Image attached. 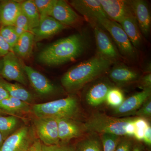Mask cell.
<instances>
[{
	"instance_id": "obj_1",
	"label": "cell",
	"mask_w": 151,
	"mask_h": 151,
	"mask_svg": "<svg viewBox=\"0 0 151 151\" xmlns=\"http://www.w3.org/2000/svg\"><path fill=\"white\" fill-rule=\"evenodd\" d=\"M87 46L85 36L75 34L57 40L46 47L39 53L38 60L49 66L62 65L79 57Z\"/></svg>"
},
{
	"instance_id": "obj_2",
	"label": "cell",
	"mask_w": 151,
	"mask_h": 151,
	"mask_svg": "<svg viewBox=\"0 0 151 151\" xmlns=\"http://www.w3.org/2000/svg\"><path fill=\"white\" fill-rule=\"evenodd\" d=\"M113 63L96 55L66 71L61 78L62 86L67 92H77L107 72Z\"/></svg>"
},
{
	"instance_id": "obj_3",
	"label": "cell",
	"mask_w": 151,
	"mask_h": 151,
	"mask_svg": "<svg viewBox=\"0 0 151 151\" xmlns=\"http://www.w3.org/2000/svg\"><path fill=\"white\" fill-rule=\"evenodd\" d=\"M31 111L37 118L75 119L79 113L78 99L70 95L65 98L33 105Z\"/></svg>"
},
{
	"instance_id": "obj_4",
	"label": "cell",
	"mask_w": 151,
	"mask_h": 151,
	"mask_svg": "<svg viewBox=\"0 0 151 151\" xmlns=\"http://www.w3.org/2000/svg\"><path fill=\"white\" fill-rule=\"evenodd\" d=\"M135 117L116 118L97 113L90 116L83 126L85 132L93 134H111L121 137L127 136V126Z\"/></svg>"
},
{
	"instance_id": "obj_5",
	"label": "cell",
	"mask_w": 151,
	"mask_h": 151,
	"mask_svg": "<svg viewBox=\"0 0 151 151\" xmlns=\"http://www.w3.org/2000/svg\"><path fill=\"white\" fill-rule=\"evenodd\" d=\"M98 25L110 33L122 55L128 59L136 58V49L132 45L120 24L107 18H104L99 20Z\"/></svg>"
},
{
	"instance_id": "obj_6",
	"label": "cell",
	"mask_w": 151,
	"mask_h": 151,
	"mask_svg": "<svg viewBox=\"0 0 151 151\" xmlns=\"http://www.w3.org/2000/svg\"><path fill=\"white\" fill-rule=\"evenodd\" d=\"M36 143L28 127H22L4 141L0 151H35Z\"/></svg>"
},
{
	"instance_id": "obj_7",
	"label": "cell",
	"mask_w": 151,
	"mask_h": 151,
	"mask_svg": "<svg viewBox=\"0 0 151 151\" xmlns=\"http://www.w3.org/2000/svg\"><path fill=\"white\" fill-rule=\"evenodd\" d=\"M3 68L1 75L9 81L19 82L24 85L27 83V76L18 57L10 51L3 58Z\"/></svg>"
},
{
	"instance_id": "obj_8",
	"label": "cell",
	"mask_w": 151,
	"mask_h": 151,
	"mask_svg": "<svg viewBox=\"0 0 151 151\" xmlns=\"http://www.w3.org/2000/svg\"><path fill=\"white\" fill-rule=\"evenodd\" d=\"M35 128L38 137L45 145L59 144L58 127L56 119L37 118L34 120Z\"/></svg>"
},
{
	"instance_id": "obj_9",
	"label": "cell",
	"mask_w": 151,
	"mask_h": 151,
	"mask_svg": "<svg viewBox=\"0 0 151 151\" xmlns=\"http://www.w3.org/2000/svg\"><path fill=\"white\" fill-rule=\"evenodd\" d=\"M70 4L93 26L98 25L100 19L108 18L99 0H74Z\"/></svg>"
},
{
	"instance_id": "obj_10",
	"label": "cell",
	"mask_w": 151,
	"mask_h": 151,
	"mask_svg": "<svg viewBox=\"0 0 151 151\" xmlns=\"http://www.w3.org/2000/svg\"><path fill=\"white\" fill-rule=\"evenodd\" d=\"M93 27L97 55L113 62L119 59L120 57L119 50L103 28L98 25L93 26Z\"/></svg>"
},
{
	"instance_id": "obj_11",
	"label": "cell",
	"mask_w": 151,
	"mask_h": 151,
	"mask_svg": "<svg viewBox=\"0 0 151 151\" xmlns=\"http://www.w3.org/2000/svg\"><path fill=\"white\" fill-rule=\"evenodd\" d=\"M108 17L120 23L126 17L133 14L131 1L99 0Z\"/></svg>"
},
{
	"instance_id": "obj_12",
	"label": "cell",
	"mask_w": 151,
	"mask_h": 151,
	"mask_svg": "<svg viewBox=\"0 0 151 151\" xmlns=\"http://www.w3.org/2000/svg\"><path fill=\"white\" fill-rule=\"evenodd\" d=\"M49 16L65 26L74 25L81 20L80 17L68 3L63 0H56Z\"/></svg>"
},
{
	"instance_id": "obj_13",
	"label": "cell",
	"mask_w": 151,
	"mask_h": 151,
	"mask_svg": "<svg viewBox=\"0 0 151 151\" xmlns=\"http://www.w3.org/2000/svg\"><path fill=\"white\" fill-rule=\"evenodd\" d=\"M24 69L31 85L37 94L47 96L55 92L56 87L43 74L28 65H24Z\"/></svg>"
},
{
	"instance_id": "obj_14",
	"label": "cell",
	"mask_w": 151,
	"mask_h": 151,
	"mask_svg": "<svg viewBox=\"0 0 151 151\" xmlns=\"http://www.w3.org/2000/svg\"><path fill=\"white\" fill-rule=\"evenodd\" d=\"M66 26L50 16L40 19L38 26L32 29L36 41L45 39L53 36L65 29Z\"/></svg>"
},
{
	"instance_id": "obj_15",
	"label": "cell",
	"mask_w": 151,
	"mask_h": 151,
	"mask_svg": "<svg viewBox=\"0 0 151 151\" xmlns=\"http://www.w3.org/2000/svg\"><path fill=\"white\" fill-rule=\"evenodd\" d=\"M133 15L142 35H149L151 28V17L148 5L143 0L131 1Z\"/></svg>"
},
{
	"instance_id": "obj_16",
	"label": "cell",
	"mask_w": 151,
	"mask_h": 151,
	"mask_svg": "<svg viewBox=\"0 0 151 151\" xmlns=\"http://www.w3.org/2000/svg\"><path fill=\"white\" fill-rule=\"evenodd\" d=\"M151 88L143 89L125 99L118 108H115L114 113L117 115H123L134 113L138 110L150 97Z\"/></svg>"
},
{
	"instance_id": "obj_17",
	"label": "cell",
	"mask_w": 151,
	"mask_h": 151,
	"mask_svg": "<svg viewBox=\"0 0 151 151\" xmlns=\"http://www.w3.org/2000/svg\"><path fill=\"white\" fill-rule=\"evenodd\" d=\"M56 119L58 137L60 141L65 142L79 137L85 132L83 126L80 125L75 119L67 118Z\"/></svg>"
},
{
	"instance_id": "obj_18",
	"label": "cell",
	"mask_w": 151,
	"mask_h": 151,
	"mask_svg": "<svg viewBox=\"0 0 151 151\" xmlns=\"http://www.w3.org/2000/svg\"><path fill=\"white\" fill-rule=\"evenodd\" d=\"M112 84L108 81H98L90 86L86 92L85 99L90 106L96 107L105 102L106 96Z\"/></svg>"
},
{
	"instance_id": "obj_19",
	"label": "cell",
	"mask_w": 151,
	"mask_h": 151,
	"mask_svg": "<svg viewBox=\"0 0 151 151\" xmlns=\"http://www.w3.org/2000/svg\"><path fill=\"white\" fill-rule=\"evenodd\" d=\"M21 11V3L14 1L0 2V24L1 26H14Z\"/></svg>"
},
{
	"instance_id": "obj_20",
	"label": "cell",
	"mask_w": 151,
	"mask_h": 151,
	"mask_svg": "<svg viewBox=\"0 0 151 151\" xmlns=\"http://www.w3.org/2000/svg\"><path fill=\"white\" fill-rule=\"evenodd\" d=\"M109 76L114 82L120 85L129 84L137 80V71L123 64L114 65L109 72Z\"/></svg>"
},
{
	"instance_id": "obj_21",
	"label": "cell",
	"mask_w": 151,
	"mask_h": 151,
	"mask_svg": "<svg viewBox=\"0 0 151 151\" xmlns=\"http://www.w3.org/2000/svg\"><path fill=\"white\" fill-rule=\"evenodd\" d=\"M119 24L133 46L136 49L140 47L143 44V35L134 15L126 17Z\"/></svg>"
},
{
	"instance_id": "obj_22",
	"label": "cell",
	"mask_w": 151,
	"mask_h": 151,
	"mask_svg": "<svg viewBox=\"0 0 151 151\" xmlns=\"http://www.w3.org/2000/svg\"><path fill=\"white\" fill-rule=\"evenodd\" d=\"M34 35L30 32H27L19 37L12 49L17 56L22 58H29L32 53Z\"/></svg>"
},
{
	"instance_id": "obj_23",
	"label": "cell",
	"mask_w": 151,
	"mask_h": 151,
	"mask_svg": "<svg viewBox=\"0 0 151 151\" xmlns=\"http://www.w3.org/2000/svg\"><path fill=\"white\" fill-rule=\"evenodd\" d=\"M0 109L12 116L20 113H27L31 111L29 103L10 96L0 101Z\"/></svg>"
},
{
	"instance_id": "obj_24",
	"label": "cell",
	"mask_w": 151,
	"mask_h": 151,
	"mask_svg": "<svg viewBox=\"0 0 151 151\" xmlns=\"http://www.w3.org/2000/svg\"><path fill=\"white\" fill-rule=\"evenodd\" d=\"M0 85L6 89L11 97L28 103L34 100L33 96L30 92L18 84L9 83L1 78Z\"/></svg>"
},
{
	"instance_id": "obj_25",
	"label": "cell",
	"mask_w": 151,
	"mask_h": 151,
	"mask_svg": "<svg viewBox=\"0 0 151 151\" xmlns=\"http://www.w3.org/2000/svg\"><path fill=\"white\" fill-rule=\"evenodd\" d=\"M21 10L27 18L31 31L37 27L40 22V15L33 1L28 0L21 3Z\"/></svg>"
},
{
	"instance_id": "obj_26",
	"label": "cell",
	"mask_w": 151,
	"mask_h": 151,
	"mask_svg": "<svg viewBox=\"0 0 151 151\" xmlns=\"http://www.w3.org/2000/svg\"><path fill=\"white\" fill-rule=\"evenodd\" d=\"M75 149V151H103L101 139L93 134L79 141Z\"/></svg>"
},
{
	"instance_id": "obj_27",
	"label": "cell",
	"mask_w": 151,
	"mask_h": 151,
	"mask_svg": "<svg viewBox=\"0 0 151 151\" xmlns=\"http://www.w3.org/2000/svg\"><path fill=\"white\" fill-rule=\"evenodd\" d=\"M18 120L14 116H2L0 115V133L4 140L16 129Z\"/></svg>"
},
{
	"instance_id": "obj_28",
	"label": "cell",
	"mask_w": 151,
	"mask_h": 151,
	"mask_svg": "<svg viewBox=\"0 0 151 151\" xmlns=\"http://www.w3.org/2000/svg\"><path fill=\"white\" fill-rule=\"evenodd\" d=\"M125 100L124 93L118 87H111L106 96V103L109 106L115 108H118Z\"/></svg>"
},
{
	"instance_id": "obj_29",
	"label": "cell",
	"mask_w": 151,
	"mask_h": 151,
	"mask_svg": "<svg viewBox=\"0 0 151 151\" xmlns=\"http://www.w3.org/2000/svg\"><path fill=\"white\" fill-rule=\"evenodd\" d=\"M0 33L9 45L11 51H12L19 37L15 32L14 26H1L0 28Z\"/></svg>"
},
{
	"instance_id": "obj_30",
	"label": "cell",
	"mask_w": 151,
	"mask_h": 151,
	"mask_svg": "<svg viewBox=\"0 0 151 151\" xmlns=\"http://www.w3.org/2000/svg\"><path fill=\"white\" fill-rule=\"evenodd\" d=\"M103 151H115L121 137L111 134H103L100 137Z\"/></svg>"
},
{
	"instance_id": "obj_31",
	"label": "cell",
	"mask_w": 151,
	"mask_h": 151,
	"mask_svg": "<svg viewBox=\"0 0 151 151\" xmlns=\"http://www.w3.org/2000/svg\"><path fill=\"white\" fill-rule=\"evenodd\" d=\"M56 0H34L37 8L40 19L49 16Z\"/></svg>"
},
{
	"instance_id": "obj_32",
	"label": "cell",
	"mask_w": 151,
	"mask_h": 151,
	"mask_svg": "<svg viewBox=\"0 0 151 151\" xmlns=\"http://www.w3.org/2000/svg\"><path fill=\"white\" fill-rule=\"evenodd\" d=\"M149 124L145 119L136 117L134 121V132L133 137L138 141H143L145 131Z\"/></svg>"
},
{
	"instance_id": "obj_33",
	"label": "cell",
	"mask_w": 151,
	"mask_h": 151,
	"mask_svg": "<svg viewBox=\"0 0 151 151\" xmlns=\"http://www.w3.org/2000/svg\"><path fill=\"white\" fill-rule=\"evenodd\" d=\"M35 151H75V149L74 147L68 145H45L37 143Z\"/></svg>"
},
{
	"instance_id": "obj_34",
	"label": "cell",
	"mask_w": 151,
	"mask_h": 151,
	"mask_svg": "<svg viewBox=\"0 0 151 151\" xmlns=\"http://www.w3.org/2000/svg\"><path fill=\"white\" fill-rule=\"evenodd\" d=\"M134 115L140 118H150L151 116V100L149 98L138 110L134 113Z\"/></svg>"
},
{
	"instance_id": "obj_35",
	"label": "cell",
	"mask_w": 151,
	"mask_h": 151,
	"mask_svg": "<svg viewBox=\"0 0 151 151\" xmlns=\"http://www.w3.org/2000/svg\"><path fill=\"white\" fill-rule=\"evenodd\" d=\"M14 26L16 28L22 30L24 32H30L31 29L28 20L22 10L16 20Z\"/></svg>"
},
{
	"instance_id": "obj_36",
	"label": "cell",
	"mask_w": 151,
	"mask_h": 151,
	"mask_svg": "<svg viewBox=\"0 0 151 151\" xmlns=\"http://www.w3.org/2000/svg\"><path fill=\"white\" fill-rule=\"evenodd\" d=\"M133 142L129 138H121L115 151H132Z\"/></svg>"
},
{
	"instance_id": "obj_37",
	"label": "cell",
	"mask_w": 151,
	"mask_h": 151,
	"mask_svg": "<svg viewBox=\"0 0 151 151\" xmlns=\"http://www.w3.org/2000/svg\"><path fill=\"white\" fill-rule=\"evenodd\" d=\"M139 86L143 89L151 88V73H147L144 76L139 82Z\"/></svg>"
},
{
	"instance_id": "obj_38",
	"label": "cell",
	"mask_w": 151,
	"mask_h": 151,
	"mask_svg": "<svg viewBox=\"0 0 151 151\" xmlns=\"http://www.w3.org/2000/svg\"><path fill=\"white\" fill-rule=\"evenodd\" d=\"M10 51V47L0 33V57H3Z\"/></svg>"
},
{
	"instance_id": "obj_39",
	"label": "cell",
	"mask_w": 151,
	"mask_h": 151,
	"mask_svg": "<svg viewBox=\"0 0 151 151\" xmlns=\"http://www.w3.org/2000/svg\"><path fill=\"white\" fill-rule=\"evenodd\" d=\"M143 141L145 142L146 145L150 146L151 145V127L149 124L146 128L143 137Z\"/></svg>"
},
{
	"instance_id": "obj_40",
	"label": "cell",
	"mask_w": 151,
	"mask_h": 151,
	"mask_svg": "<svg viewBox=\"0 0 151 151\" xmlns=\"http://www.w3.org/2000/svg\"><path fill=\"white\" fill-rule=\"evenodd\" d=\"M9 93L1 85H0V101L9 97Z\"/></svg>"
},
{
	"instance_id": "obj_41",
	"label": "cell",
	"mask_w": 151,
	"mask_h": 151,
	"mask_svg": "<svg viewBox=\"0 0 151 151\" xmlns=\"http://www.w3.org/2000/svg\"><path fill=\"white\" fill-rule=\"evenodd\" d=\"M132 151H142V149L139 146H135L133 147Z\"/></svg>"
},
{
	"instance_id": "obj_42",
	"label": "cell",
	"mask_w": 151,
	"mask_h": 151,
	"mask_svg": "<svg viewBox=\"0 0 151 151\" xmlns=\"http://www.w3.org/2000/svg\"><path fill=\"white\" fill-rule=\"evenodd\" d=\"M4 141V139H3L1 133H0V149H1L2 146Z\"/></svg>"
},
{
	"instance_id": "obj_43",
	"label": "cell",
	"mask_w": 151,
	"mask_h": 151,
	"mask_svg": "<svg viewBox=\"0 0 151 151\" xmlns=\"http://www.w3.org/2000/svg\"><path fill=\"white\" fill-rule=\"evenodd\" d=\"M3 68V59H0V75L1 73Z\"/></svg>"
},
{
	"instance_id": "obj_44",
	"label": "cell",
	"mask_w": 151,
	"mask_h": 151,
	"mask_svg": "<svg viewBox=\"0 0 151 151\" xmlns=\"http://www.w3.org/2000/svg\"><path fill=\"white\" fill-rule=\"evenodd\" d=\"M4 113V111H3L2 110H1V109H0V113Z\"/></svg>"
}]
</instances>
